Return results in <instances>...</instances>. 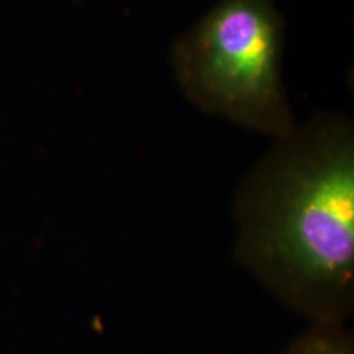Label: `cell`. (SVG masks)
Returning <instances> with one entry per match:
<instances>
[{"mask_svg": "<svg viewBox=\"0 0 354 354\" xmlns=\"http://www.w3.org/2000/svg\"><path fill=\"white\" fill-rule=\"evenodd\" d=\"M279 138L256 175V252L304 290H346L354 268L352 129L320 117Z\"/></svg>", "mask_w": 354, "mask_h": 354, "instance_id": "6da1fadb", "label": "cell"}, {"mask_svg": "<svg viewBox=\"0 0 354 354\" xmlns=\"http://www.w3.org/2000/svg\"><path fill=\"white\" fill-rule=\"evenodd\" d=\"M282 49L283 19L274 0H222L174 45L171 62L200 108L281 137L294 127Z\"/></svg>", "mask_w": 354, "mask_h": 354, "instance_id": "7a4b0ae2", "label": "cell"}, {"mask_svg": "<svg viewBox=\"0 0 354 354\" xmlns=\"http://www.w3.org/2000/svg\"><path fill=\"white\" fill-rule=\"evenodd\" d=\"M286 354H354L349 336L339 324L317 323L291 344Z\"/></svg>", "mask_w": 354, "mask_h": 354, "instance_id": "3957f363", "label": "cell"}]
</instances>
